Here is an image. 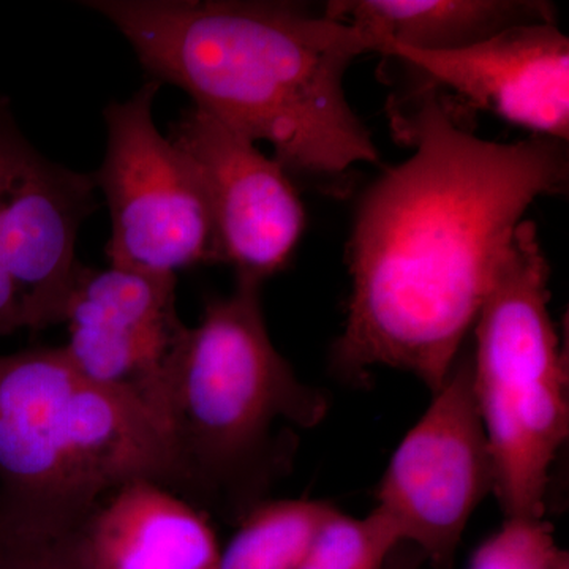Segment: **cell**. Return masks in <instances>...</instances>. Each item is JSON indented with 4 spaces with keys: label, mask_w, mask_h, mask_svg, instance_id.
<instances>
[{
    "label": "cell",
    "mask_w": 569,
    "mask_h": 569,
    "mask_svg": "<svg viewBox=\"0 0 569 569\" xmlns=\"http://www.w3.org/2000/svg\"><path fill=\"white\" fill-rule=\"evenodd\" d=\"M549 301L537 224L523 220L471 331V383L505 519L545 518L550 467L568 437V365Z\"/></svg>",
    "instance_id": "5"
},
{
    "label": "cell",
    "mask_w": 569,
    "mask_h": 569,
    "mask_svg": "<svg viewBox=\"0 0 569 569\" xmlns=\"http://www.w3.org/2000/svg\"><path fill=\"white\" fill-rule=\"evenodd\" d=\"M26 329L24 309L17 287L0 260V337Z\"/></svg>",
    "instance_id": "18"
},
{
    "label": "cell",
    "mask_w": 569,
    "mask_h": 569,
    "mask_svg": "<svg viewBox=\"0 0 569 569\" xmlns=\"http://www.w3.org/2000/svg\"><path fill=\"white\" fill-rule=\"evenodd\" d=\"M133 481L181 492L151 415L82 376L62 347L0 355V529L71 533Z\"/></svg>",
    "instance_id": "4"
},
{
    "label": "cell",
    "mask_w": 569,
    "mask_h": 569,
    "mask_svg": "<svg viewBox=\"0 0 569 569\" xmlns=\"http://www.w3.org/2000/svg\"><path fill=\"white\" fill-rule=\"evenodd\" d=\"M557 569H569V557H565L563 560H561V563L559 565V568Z\"/></svg>",
    "instance_id": "20"
},
{
    "label": "cell",
    "mask_w": 569,
    "mask_h": 569,
    "mask_svg": "<svg viewBox=\"0 0 569 569\" xmlns=\"http://www.w3.org/2000/svg\"><path fill=\"white\" fill-rule=\"evenodd\" d=\"M427 567L429 565L421 550L410 542L402 541L392 550L383 569H426Z\"/></svg>",
    "instance_id": "19"
},
{
    "label": "cell",
    "mask_w": 569,
    "mask_h": 569,
    "mask_svg": "<svg viewBox=\"0 0 569 569\" xmlns=\"http://www.w3.org/2000/svg\"><path fill=\"white\" fill-rule=\"evenodd\" d=\"M0 569H86L77 548V530L36 537L0 529Z\"/></svg>",
    "instance_id": "17"
},
{
    "label": "cell",
    "mask_w": 569,
    "mask_h": 569,
    "mask_svg": "<svg viewBox=\"0 0 569 569\" xmlns=\"http://www.w3.org/2000/svg\"><path fill=\"white\" fill-rule=\"evenodd\" d=\"M178 277L81 264L62 325L71 365L137 403L167 433L168 378L187 328L176 307Z\"/></svg>",
    "instance_id": "9"
},
{
    "label": "cell",
    "mask_w": 569,
    "mask_h": 569,
    "mask_svg": "<svg viewBox=\"0 0 569 569\" xmlns=\"http://www.w3.org/2000/svg\"><path fill=\"white\" fill-rule=\"evenodd\" d=\"M408 430L378 488L377 508L432 569H452L471 516L496 490V468L471 383L470 355Z\"/></svg>",
    "instance_id": "7"
},
{
    "label": "cell",
    "mask_w": 569,
    "mask_h": 569,
    "mask_svg": "<svg viewBox=\"0 0 569 569\" xmlns=\"http://www.w3.org/2000/svg\"><path fill=\"white\" fill-rule=\"evenodd\" d=\"M97 193L93 173L70 170L33 148L0 96V260L29 331L62 325L82 264L78 234L99 208Z\"/></svg>",
    "instance_id": "8"
},
{
    "label": "cell",
    "mask_w": 569,
    "mask_h": 569,
    "mask_svg": "<svg viewBox=\"0 0 569 569\" xmlns=\"http://www.w3.org/2000/svg\"><path fill=\"white\" fill-rule=\"evenodd\" d=\"M168 138L203 181L220 263L234 269L236 280L260 284L282 271L306 227L305 204L282 164L194 104Z\"/></svg>",
    "instance_id": "10"
},
{
    "label": "cell",
    "mask_w": 569,
    "mask_h": 569,
    "mask_svg": "<svg viewBox=\"0 0 569 569\" xmlns=\"http://www.w3.org/2000/svg\"><path fill=\"white\" fill-rule=\"evenodd\" d=\"M328 408L272 343L261 284L236 280L233 293L206 301L171 365L167 432L181 492L241 522L290 471L299 432Z\"/></svg>",
    "instance_id": "3"
},
{
    "label": "cell",
    "mask_w": 569,
    "mask_h": 569,
    "mask_svg": "<svg viewBox=\"0 0 569 569\" xmlns=\"http://www.w3.org/2000/svg\"><path fill=\"white\" fill-rule=\"evenodd\" d=\"M400 542L396 523L381 509L361 519L337 509L298 569H383Z\"/></svg>",
    "instance_id": "15"
},
{
    "label": "cell",
    "mask_w": 569,
    "mask_h": 569,
    "mask_svg": "<svg viewBox=\"0 0 569 569\" xmlns=\"http://www.w3.org/2000/svg\"><path fill=\"white\" fill-rule=\"evenodd\" d=\"M415 153L367 190L348 246L351 288L337 376L377 367L447 383L501 264L539 197L563 193L567 142L482 140L426 92L400 122Z\"/></svg>",
    "instance_id": "1"
},
{
    "label": "cell",
    "mask_w": 569,
    "mask_h": 569,
    "mask_svg": "<svg viewBox=\"0 0 569 569\" xmlns=\"http://www.w3.org/2000/svg\"><path fill=\"white\" fill-rule=\"evenodd\" d=\"M126 37L151 80L189 93L253 142H268L288 174L317 182L378 163L343 78L380 52L372 32L288 2L88 0Z\"/></svg>",
    "instance_id": "2"
},
{
    "label": "cell",
    "mask_w": 569,
    "mask_h": 569,
    "mask_svg": "<svg viewBox=\"0 0 569 569\" xmlns=\"http://www.w3.org/2000/svg\"><path fill=\"white\" fill-rule=\"evenodd\" d=\"M86 569H216L220 548L203 511L152 481L110 493L77 530Z\"/></svg>",
    "instance_id": "12"
},
{
    "label": "cell",
    "mask_w": 569,
    "mask_h": 569,
    "mask_svg": "<svg viewBox=\"0 0 569 569\" xmlns=\"http://www.w3.org/2000/svg\"><path fill=\"white\" fill-rule=\"evenodd\" d=\"M325 14L372 32L380 54L466 50L516 26L556 22V7L542 0H336Z\"/></svg>",
    "instance_id": "13"
},
{
    "label": "cell",
    "mask_w": 569,
    "mask_h": 569,
    "mask_svg": "<svg viewBox=\"0 0 569 569\" xmlns=\"http://www.w3.org/2000/svg\"><path fill=\"white\" fill-rule=\"evenodd\" d=\"M383 56L408 63L436 88L458 93L531 137L568 142L569 40L556 22L516 26L466 50L388 47Z\"/></svg>",
    "instance_id": "11"
},
{
    "label": "cell",
    "mask_w": 569,
    "mask_h": 569,
    "mask_svg": "<svg viewBox=\"0 0 569 569\" xmlns=\"http://www.w3.org/2000/svg\"><path fill=\"white\" fill-rule=\"evenodd\" d=\"M567 556L545 518H509L477 550L468 569H557Z\"/></svg>",
    "instance_id": "16"
},
{
    "label": "cell",
    "mask_w": 569,
    "mask_h": 569,
    "mask_svg": "<svg viewBox=\"0 0 569 569\" xmlns=\"http://www.w3.org/2000/svg\"><path fill=\"white\" fill-rule=\"evenodd\" d=\"M336 511L323 501L266 500L238 523L216 569H298Z\"/></svg>",
    "instance_id": "14"
},
{
    "label": "cell",
    "mask_w": 569,
    "mask_h": 569,
    "mask_svg": "<svg viewBox=\"0 0 569 569\" xmlns=\"http://www.w3.org/2000/svg\"><path fill=\"white\" fill-rule=\"evenodd\" d=\"M159 82L104 108L107 148L93 173L111 217V266L178 277L220 263L208 194L192 160L157 129Z\"/></svg>",
    "instance_id": "6"
}]
</instances>
